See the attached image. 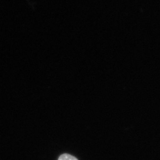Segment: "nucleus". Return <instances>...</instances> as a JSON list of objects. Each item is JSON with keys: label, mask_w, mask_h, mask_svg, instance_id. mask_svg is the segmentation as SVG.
<instances>
[{"label": "nucleus", "mask_w": 160, "mask_h": 160, "mask_svg": "<svg viewBox=\"0 0 160 160\" xmlns=\"http://www.w3.org/2000/svg\"><path fill=\"white\" fill-rule=\"evenodd\" d=\"M58 160H78L76 157L68 153H64L59 157Z\"/></svg>", "instance_id": "nucleus-1"}]
</instances>
